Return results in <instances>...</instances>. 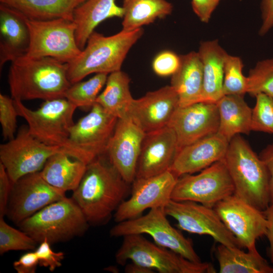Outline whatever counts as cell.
<instances>
[{"mask_svg": "<svg viewBox=\"0 0 273 273\" xmlns=\"http://www.w3.org/2000/svg\"><path fill=\"white\" fill-rule=\"evenodd\" d=\"M220 273H273V266L257 249L245 252L240 248L219 244L215 250Z\"/></svg>", "mask_w": 273, "mask_h": 273, "instance_id": "cell-29", "label": "cell"}, {"mask_svg": "<svg viewBox=\"0 0 273 273\" xmlns=\"http://www.w3.org/2000/svg\"><path fill=\"white\" fill-rule=\"evenodd\" d=\"M146 133L129 117L118 118L106 154L123 179L131 184Z\"/></svg>", "mask_w": 273, "mask_h": 273, "instance_id": "cell-18", "label": "cell"}, {"mask_svg": "<svg viewBox=\"0 0 273 273\" xmlns=\"http://www.w3.org/2000/svg\"><path fill=\"white\" fill-rule=\"evenodd\" d=\"M180 62V56L170 51H164L155 57L152 62V68L159 76L172 75L178 69Z\"/></svg>", "mask_w": 273, "mask_h": 273, "instance_id": "cell-38", "label": "cell"}, {"mask_svg": "<svg viewBox=\"0 0 273 273\" xmlns=\"http://www.w3.org/2000/svg\"><path fill=\"white\" fill-rule=\"evenodd\" d=\"M223 160L234 186V195L261 211L270 205L269 175L259 156L240 134L229 142Z\"/></svg>", "mask_w": 273, "mask_h": 273, "instance_id": "cell-3", "label": "cell"}, {"mask_svg": "<svg viewBox=\"0 0 273 273\" xmlns=\"http://www.w3.org/2000/svg\"><path fill=\"white\" fill-rule=\"evenodd\" d=\"M118 119L96 103L70 129L68 144L72 157L87 164L106 154Z\"/></svg>", "mask_w": 273, "mask_h": 273, "instance_id": "cell-10", "label": "cell"}, {"mask_svg": "<svg viewBox=\"0 0 273 273\" xmlns=\"http://www.w3.org/2000/svg\"><path fill=\"white\" fill-rule=\"evenodd\" d=\"M30 34L28 58L51 57L69 63L81 51L75 38L76 25L73 20L60 18L47 21L27 19Z\"/></svg>", "mask_w": 273, "mask_h": 273, "instance_id": "cell-9", "label": "cell"}, {"mask_svg": "<svg viewBox=\"0 0 273 273\" xmlns=\"http://www.w3.org/2000/svg\"><path fill=\"white\" fill-rule=\"evenodd\" d=\"M143 28L133 31L121 30L106 36L94 31L80 54L67 63V77L72 84L92 73H111L121 70L132 47L141 37Z\"/></svg>", "mask_w": 273, "mask_h": 273, "instance_id": "cell-4", "label": "cell"}, {"mask_svg": "<svg viewBox=\"0 0 273 273\" xmlns=\"http://www.w3.org/2000/svg\"><path fill=\"white\" fill-rule=\"evenodd\" d=\"M129 184L105 154L87 164L71 198L89 224L99 225L108 221L124 200Z\"/></svg>", "mask_w": 273, "mask_h": 273, "instance_id": "cell-1", "label": "cell"}, {"mask_svg": "<svg viewBox=\"0 0 273 273\" xmlns=\"http://www.w3.org/2000/svg\"><path fill=\"white\" fill-rule=\"evenodd\" d=\"M130 81L128 75L121 70L110 73L105 87L96 103L118 118L126 117L134 99L130 92Z\"/></svg>", "mask_w": 273, "mask_h": 273, "instance_id": "cell-31", "label": "cell"}, {"mask_svg": "<svg viewBox=\"0 0 273 273\" xmlns=\"http://www.w3.org/2000/svg\"><path fill=\"white\" fill-rule=\"evenodd\" d=\"M178 152L176 135L168 126L146 133L138 163L135 178L169 170Z\"/></svg>", "mask_w": 273, "mask_h": 273, "instance_id": "cell-20", "label": "cell"}, {"mask_svg": "<svg viewBox=\"0 0 273 273\" xmlns=\"http://www.w3.org/2000/svg\"><path fill=\"white\" fill-rule=\"evenodd\" d=\"M221 0H192L193 11L199 19L208 23Z\"/></svg>", "mask_w": 273, "mask_h": 273, "instance_id": "cell-41", "label": "cell"}, {"mask_svg": "<svg viewBox=\"0 0 273 273\" xmlns=\"http://www.w3.org/2000/svg\"><path fill=\"white\" fill-rule=\"evenodd\" d=\"M37 243L24 231L9 225L0 217V254L10 251L34 250Z\"/></svg>", "mask_w": 273, "mask_h": 273, "instance_id": "cell-35", "label": "cell"}, {"mask_svg": "<svg viewBox=\"0 0 273 273\" xmlns=\"http://www.w3.org/2000/svg\"><path fill=\"white\" fill-rule=\"evenodd\" d=\"M180 65L171 75L170 85L179 99V106L200 102L203 84L202 63L198 52L180 56Z\"/></svg>", "mask_w": 273, "mask_h": 273, "instance_id": "cell-25", "label": "cell"}, {"mask_svg": "<svg viewBox=\"0 0 273 273\" xmlns=\"http://www.w3.org/2000/svg\"><path fill=\"white\" fill-rule=\"evenodd\" d=\"M67 67L51 57H23L12 62L8 74L11 97L21 101L65 98L71 84Z\"/></svg>", "mask_w": 273, "mask_h": 273, "instance_id": "cell-2", "label": "cell"}, {"mask_svg": "<svg viewBox=\"0 0 273 273\" xmlns=\"http://www.w3.org/2000/svg\"><path fill=\"white\" fill-rule=\"evenodd\" d=\"M89 223L72 199L66 197L42 208L18 224L37 243L65 242L83 235Z\"/></svg>", "mask_w": 273, "mask_h": 273, "instance_id": "cell-5", "label": "cell"}, {"mask_svg": "<svg viewBox=\"0 0 273 273\" xmlns=\"http://www.w3.org/2000/svg\"><path fill=\"white\" fill-rule=\"evenodd\" d=\"M164 207L150 209L145 215L118 222L110 231L111 237L148 234L157 245L169 249L195 262H201L192 240L180 230L173 227L167 219Z\"/></svg>", "mask_w": 273, "mask_h": 273, "instance_id": "cell-8", "label": "cell"}, {"mask_svg": "<svg viewBox=\"0 0 273 273\" xmlns=\"http://www.w3.org/2000/svg\"><path fill=\"white\" fill-rule=\"evenodd\" d=\"M177 178L170 170L152 177L135 178L130 198L123 200L114 213L115 221L136 218L148 209L165 207L171 200Z\"/></svg>", "mask_w": 273, "mask_h": 273, "instance_id": "cell-16", "label": "cell"}, {"mask_svg": "<svg viewBox=\"0 0 273 273\" xmlns=\"http://www.w3.org/2000/svg\"><path fill=\"white\" fill-rule=\"evenodd\" d=\"M219 122L216 103L201 102L178 106L167 126L175 132L178 151L186 146L216 133Z\"/></svg>", "mask_w": 273, "mask_h": 273, "instance_id": "cell-17", "label": "cell"}, {"mask_svg": "<svg viewBox=\"0 0 273 273\" xmlns=\"http://www.w3.org/2000/svg\"><path fill=\"white\" fill-rule=\"evenodd\" d=\"M38 265L39 260L35 251L25 253L13 262L14 268L18 273H34Z\"/></svg>", "mask_w": 273, "mask_h": 273, "instance_id": "cell-42", "label": "cell"}, {"mask_svg": "<svg viewBox=\"0 0 273 273\" xmlns=\"http://www.w3.org/2000/svg\"><path fill=\"white\" fill-rule=\"evenodd\" d=\"M59 152H65L59 147L39 141L29 132L27 126H22L13 139L0 145V162L14 183L27 174L40 171L47 160Z\"/></svg>", "mask_w": 273, "mask_h": 273, "instance_id": "cell-12", "label": "cell"}, {"mask_svg": "<svg viewBox=\"0 0 273 273\" xmlns=\"http://www.w3.org/2000/svg\"><path fill=\"white\" fill-rule=\"evenodd\" d=\"M122 30L133 31L162 19L172 11V5L166 0H123Z\"/></svg>", "mask_w": 273, "mask_h": 273, "instance_id": "cell-30", "label": "cell"}, {"mask_svg": "<svg viewBox=\"0 0 273 273\" xmlns=\"http://www.w3.org/2000/svg\"><path fill=\"white\" fill-rule=\"evenodd\" d=\"M116 0H85L74 10L73 21L76 25L75 38L79 48L82 50L88 38L96 27L105 20L123 17L122 7Z\"/></svg>", "mask_w": 273, "mask_h": 273, "instance_id": "cell-24", "label": "cell"}, {"mask_svg": "<svg viewBox=\"0 0 273 273\" xmlns=\"http://www.w3.org/2000/svg\"><path fill=\"white\" fill-rule=\"evenodd\" d=\"M243 62L240 57L228 54L224 66L223 95L243 96L247 93L248 78L243 73Z\"/></svg>", "mask_w": 273, "mask_h": 273, "instance_id": "cell-33", "label": "cell"}, {"mask_svg": "<svg viewBox=\"0 0 273 273\" xmlns=\"http://www.w3.org/2000/svg\"><path fill=\"white\" fill-rule=\"evenodd\" d=\"M167 215L177 221V227L190 233L211 236L225 246L240 248L213 208L193 201L170 200L164 207Z\"/></svg>", "mask_w": 273, "mask_h": 273, "instance_id": "cell-13", "label": "cell"}, {"mask_svg": "<svg viewBox=\"0 0 273 273\" xmlns=\"http://www.w3.org/2000/svg\"><path fill=\"white\" fill-rule=\"evenodd\" d=\"M262 24L259 34L264 35L273 27V0H261Z\"/></svg>", "mask_w": 273, "mask_h": 273, "instance_id": "cell-43", "label": "cell"}, {"mask_svg": "<svg viewBox=\"0 0 273 273\" xmlns=\"http://www.w3.org/2000/svg\"><path fill=\"white\" fill-rule=\"evenodd\" d=\"M66 197L65 192L47 183L40 171L12 183L6 215L19 224L46 206Z\"/></svg>", "mask_w": 273, "mask_h": 273, "instance_id": "cell-14", "label": "cell"}, {"mask_svg": "<svg viewBox=\"0 0 273 273\" xmlns=\"http://www.w3.org/2000/svg\"><path fill=\"white\" fill-rule=\"evenodd\" d=\"M264 212L268 222L265 236L269 242V255L273 265V204H270Z\"/></svg>", "mask_w": 273, "mask_h": 273, "instance_id": "cell-45", "label": "cell"}, {"mask_svg": "<svg viewBox=\"0 0 273 273\" xmlns=\"http://www.w3.org/2000/svg\"><path fill=\"white\" fill-rule=\"evenodd\" d=\"M30 34L27 18L17 10L0 4V67L25 56Z\"/></svg>", "mask_w": 273, "mask_h": 273, "instance_id": "cell-22", "label": "cell"}, {"mask_svg": "<svg viewBox=\"0 0 273 273\" xmlns=\"http://www.w3.org/2000/svg\"><path fill=\"white\" fill-rule=\"evenodd\" d=\"M198 53L203 71L200 102L216 103L223 96L224 66L228 53L217 39L202 42Z\"/></svg>", "mask_w": 273, "mask_h": 273, "instance_id": "cell-23", "label": "cell"}, {"mask_svg": "<svg viewBox=\"0 0 273 273\" xmlns=\"http://www.w3.org/2000/svg\"><path fill=\"white\" fill-rule=\"evenodd\" d=\"M107 73H97L87 80L72 83L65 95V98L77 108L92 107L95 103L99 93L106 84Z\"/></svg>", "mask_w": 273, "mask_h": 273, "instance_id": "cell-32", "label": "cell"}, {"mask_svg": "<svg viewBox=\"0 0 273 273\" xmlns=\"http://www.w3.org/2000/svg\"><path fill=\"white\" fill-rule=\"evenodd\" d=\"M229 144L216 133L186 146L177 152L169 170L178 177L200 171L222 160Z\"/></svg>", "mask_w": 273, "mask_h": 273, "instance_id": "cell-21", "label": "cell"}, {"mask_svg": "<svg viewBox=\"0 0 273 273\" xmlns=\"http://www.w3.org/2000/svg\"><path fill=\"white\" fill-rule=\"evenodd\" d=\"M87 164L64 152L52 155L40 171L43 178L51 186L63 190L74 191L79 185Z\"/></svg>", "mask_w": 273, "mask_h": 273, "instance_id": "cell-27", "label": "cell"}, {"mask_svg": "<svg viewBox=\"0 0 273 273\" xmlns=\"http://www.w3.org/2000/svg\"><path fill=\"white\" fill-rule=\"evenodd\" d=\"M123 237L115 254V260L120 265L130 260L160 273L216 272L211 263L190 261L169 249L152 243L141 234Z\"/></svg>", "mask_w": 273, "mask_h": 273, "instance_id": "cell-6", "label": "cell"}, {"mask_svg": "<svg viewBox=\"0 0 273 273\" xmlns=\"http://www.w3.org/2000/svg\"><path fill=\"white\" fill-rule=\"evenodd\" d=\"M234 194V186L223 160L216 162L197 174L178 177L171 199L193 201L213 208L219 202Z\"/></svg>", "mask_w": 273, "mask_h": 273, "instance_id": "cell-11", "label": "cell"}, {"mask_svg": "<svg viewBox=\"0 0 273 273\" xmlns=\"http://www.w3.org/2000/svg\"><path fill=\"white\" fill-rule=\"evenodd\" d=\"M19 116L14 99L0 94V122L3 139L6 141L13 139L17 128V117Z\"/></svg>", "mask_w": 273, "mask_h": 273, "instance_id": "cell-37", "label": "cell"}, {"mask_svg": "<svg viewBox=\"0 0 273 273\" xmlns=\"http://www.w3.org/2000/svg\"><path fill=\"white\" fill-rule=\"evenodd\" d=\"M219 114L217 132L229 142L236 135L251 130L252 109L243 96L223 95L216 103Z\"/></svg>", "mask_w": 273, "mask_h": 273, "instance_id": "cell-26", "label": "cell"}, {"mask_svg": "<svg viewBox=\"0 0 273 273\" xmlns=\"http://www.w3.org/2000/svg\"><path fill=\"white\" fill-rule=\"evenodd\" d=\"M12 184L5 167L0 162V217L6 215Z\"/></svg>", "mask_w": 273, "mask_h": 273, "instance_id": "cell-40", "label": "cell"}, {"mask_svg": "<svg viewBox=\"0 0 273 273\" xmlns=\"http://www.w3.org/2000/svg\"><path fill=\"white\" fill-rule=\"evenodd\" d=\"M14 101L19 116L26 120L34 137L47 145L60 147L72 157L68 141L70 129L74 124L75 105L66 98H58L44 101L38 109L32 110L22 101Z\"/></svg>", "mask_w": 273, "mask_h": 273, "instance_id": "cell-7", "label": "cell"}, {"mask_svg": "<svg viewBox=\"0 0 273 273\" xmlns=\"http://www.w3.org/2000/svg\"><path fill=\"white\" fill-rule=\"evenodd\" d=\"M178 106L177 94L171 85H166L134 99L127 117L146 133L167 126Z\"/></svg>", "mask_w": 273, "mask_h": 273, "instance_id": "cell-19", "label": "cell"}, {"mask_svg": "<svg viewBox=\"0 0 273 273\" xmlns=\"http://www.w3.org/2000/svg\"><path fill=\"white\" fill-rule=\"evenodd\" d=\"M252 109L251 130L273 134V97L265 94L255 97Z\"/></svg>", "mask_w": 273, "mask_h": 273, "instance_id": "cell-36", "label": "cell"}, {"mask_svg": "<svg viewBox=\"0 0 273 273\" xmlns=\"http://www.w3.org/2000/svg\"><path fill=\"white\" fill-rule=\"evenodd\" d=\"M154 270L132 262L126 265L125 272L127 273H153Z\"/></svg>", "mask_w": 273, "mask_h": 273, "instance_id": "cell-46", "label": "cell"}, {"mask_svg": "<svg viewBox=\"0 0 273 273\" xmlns=\"http://www.w3.org/2000/svg\"><path fill=\"white\" fill-rule=\"evenodd\" d=\"M85 0H0L30 20L64 18L73 20L75 9Z\"/></svg>", "mask_w": 273, "mask_h": 273, "instance_id": "cell-28", "label": "cell"}, {"mask_svg": "<svg viewBox=\"0 0 273 273\" xmlns=\"http://www.w3.org/2000/svg\"><path fill=\"white\" fill-rule=\"evenodd\" d=\"M213 208L241 248L256 249V240L265 236L267 231L268 222L264 212L234 194L218 202Z\"/></svg>", "mask_w": 273, "mask_h": 273, "instance_id": "cell-15", "label": "cell"}, {"mask_svg": "<svg viewBox=\"0 0 273 273\" xmlns=\"http://www.w3.org/2000/svg\"><path fill=\"white\" fill-rule=\"evenodd\" d=\"M51 244L44 240L39 243L35 250L39 260V265L47 267L51 271L62 266V261L65 254L63 252H55L51 247Z\"/></svg>", "mask_w": 273, "mask_h": 273, "instance_id": "cell-39", "label": "cell"}, {"mask_svg": "<svg viewBox=\"0 0 273 273\" xmlns=\"http://www.w3.org/2000/svg\"><path fill=\"white\" fill-rule=\"evenodd\" d=\"M259 157L264 163L268 171L270 205L273 204V143L262 150Z\"/></svg>", "mask_w": 273, "mask_h": 273, "instance_id": "cell-44", "label": "cell"}, {"mask_svg": "<svg viewBox=\"0 0 273 273\" xmlns=\"http://www.w3.org/2000/svg\"><path fill=\"white\" fill-rule=\"evenodd\" d=\"M247 78L249 95L255 97L263 93L273 97V58L257 62Z\"/></svg>", "mask_w": 273, "mask_h": 273, "instance_id": "cell-34", "label": "cell"}]
</instances>
